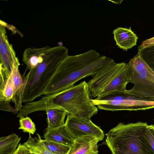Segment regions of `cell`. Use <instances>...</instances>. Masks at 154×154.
Returning a JSON list of instances; mask_svg holds the SVG:
<instances>
[{"instance_id":"cell-1","label":"cell","mask_w":154,"mask_h":154,"mask_svg":"<svg viewBox=\"0 0 154 154\" xmlns=\"http://www.w3.org/2000/svg\"><path fill=\"white\" fill-rule=\"evenodd\" d=\"M115 63L112 58L92 49L79 54L68 55L59 66L43 95L54 94L66 90L80 80L93 76Z\"/></svg>"},{"instance_id":"cell-26","label":"cell","mask_w":154,"mask_h":154,"mask_svg":"<svg viewBox=\"0 0 154 154\" xmlns=\"http://www.w3.org/2000/svg\"><path fill=\"white\" fill-rule=\"evenodd\" d=\"M110 1L112 2L113 3H114L116 4H120L121 3L122 1H123V0H117V1H111L109 0Z\"/></svg>"},{"instance_id":"cell-6","label":"cell","mask_w":154,"mask_h":154,"mask_svg":"<svg viewBox=\"0 0 154 154\" xmlns=\"http://www.w3.org/2000/svg\"><path fill=\"white\" fill-rule=\"evenodd\" d=\"M127 64V80L134 86L125 92L135 97L154 99V72L142 59L139 51Z\"/></svg>"},{"instance_id":"cell-19","label":"cell","mask_w":154,"mask_h":154,"mask_svg":"<svg viewBox=\"0 0 154 154\" xmlns=\"http://www.w3.org/2000/svg\"><path fill=\"white\" fill-rule=\"evenodd\" d=\"M142 59L154 72V45L144 48L138 47Z\"/></svg>"},{"instance_id":"cell-28","label":"cell","mask_w":154,"mask_h":154,"mask_svg":"<svg viewBox=\"0 0 154 154\" xmlns=\"http://www.w3.org/2000/svg\"><path fill=\"white\" fill-rule=\"evenodd\" d=\"M153 125L154 126V124Z\"/></svg>"},{"instance_id":"cell-12","label":"cell","mask_w":154,"mask_h":154,"mask_svg":"<svg viewBox=\"0 0 154 154\" xmlns=\"http://www.w3.org/2000/svg\"><path fill=\"white\" fill-rule=\"evenodd\" d=\"M44 134V139L48 140L72 147L75 139L67 131L65 125L55 128H47Z\"/></svg>"},{"instance_id":"cell-25","label":"cell","mask_w":154,"mask_h":154,"mask_svg":"<svg viewBox=\"0 0 154 154\" xmlns=\"http://www.w3.org/2000/svg\"><path fill=\"white\" fill-rule=\"evenodd\" d=\"M153 45H154V37L144 41L139 47L141 48H144Z\"/></svg>"},{"instance_id":"cell-21","label":"cell","mask_w":154,"mask_h":154,"mask_svg":"<svg viewBox=\"0 0 154 154\" xmlns=\"http://www.w3.org/2000/svg\"><path fill=\"white\" fill-rule=\"evenodd\" d=\"M11 76L14 86V97L12 100L14 101L16 94L22 88L23 80L20 74L19 67L14 69Z\"/></svg>"},{"instance_id":"cell-24","label":"cell","mask_w":154,"mask_h":154,"mask_svg":"<svg viewBox=\"0 0 154 154\" xmlns=\"http://www.w3.org/2000/svg\"><path fill=\"white\" fill-rule=\"evenodd\" d=\"M29 150L23 144L20 143L13 154H29Z\"/></svg>"},{"instance_id":"cell-14","label":"cell","mask_w":154,"mask_h":154,"mask_svg":"<svg viewBox=\"0 0 154 154\" xmlns=\"http://www.w3.org/2000/svg\"><path fill=\"white\" fill-rule=\"evenodd\" d=\"M11 74L0 67V98L12 101L14 97V86Z\"/></svg>"},{"instance_id":"cell-20","label":"cell","mask_w":154,"mask_h":154,"mask_svg":"<svg viewBox=\"0 0 154 154\" xmlns=\"http://www.w3.org/2000/svg\"><path fill=\"white\" fill-rule=\"evenodd\" d=\"M19 121L20 127L18 129H22L24 132L32 134L35 132L36 130L35 125L29 117H21Z\"/></svg>"},{"instance_id":"cell-15","label":"cell","mask_w":154,"mask_h":154,"mask_svg":"<svg viewBox=\"0 0 154 154\" xmlns=\"http://www.w3.org/2000/svg\"><path fill=\"white\" fill-rule=\"evenodd\" d=\"M47 115V128H55L64 125L65 119L67 115L64 109L52 108L46 111Z\"/></svg>"},{"instance_id":"cell-13","label":"cell","mask_w":154,"mask_h":154,"mask_svg":"<svg viewBox=\"0 0 154 154\" xmlns=\"http://www.w3.org/2000/svg\"><path fill=\"white\" fill-rule=\"evenodd\" d=\"M48 46L41 48H29L24 51L23 61L29 70L36 67L43 60L45 52Z\"/></svg>"},{"instance_id":"cell-8","label":"cell","mask_w":154,"mask_h":154,"mask_svg":"<svg viewBox=\"0 0 154 154\" xmlns=\"http://www.w3.org/2000/svg\"><path fill=\"white\" fill-rule=\"evenodd\" d=\"M64 125L68 132L75 139L92 135L102 140L104 137L103 131L91 119L81 118L68 114Z\"/></svg>"},{"instance_id":"cell-11","label":"cell","mask_w":154,"mask_h":154,"mask_svg":"<svg viewBox=\"0 0 154 154\" xmlns=\"http://www.w3.org/2000/svg\"><path fill=\"white\" fill-rule=\"evenodd\" d=\"M113 33L116 45L123 50L127 51L137 44L138 37L131 27H118L114 30Z\"/></svg>"},{"instance_id":"cell-9","label":"cell","mask_w":154,"mask_h":154,"mask_svg":"<svg viewBox=\"0 0 154 154\" xmlns=\"http://www.w3.org/2000/svg\"><path fill=\"white\" fill-rule=\"evenodd\" d=\"M1 22L0 26V67L11 74L14 69L19 67V60L12 45L9 43L5 27L6 24Z\"/></svg>"},{"instance_id":"cell-3","label":"cell","mask_w":154,"mask_h":154,"mask_svg":"<svg viewBox=\"0 0 154 154\" xmlns=\"http://www.w3.org/2000/svg\"><path fill=\"white\" fill-rule=\"evenodd\" d=\"M68 49L63 46H48L43 61L29 70L23 78L18 95L22 103L32 102L44 92L61 63L68 56Z\"/></svg>"},{"instance_id":"cell-10","label":"cell","mask_w":154,"mask_h":154,"mask_svg":"<svg viewBox=\"0 0 154 154\" xmlns=\"http://www.w3.org/2000/svg\"><path fill=\"white\" fill-rule=\"evenodd\" d=\"M100 140L92 135L75 139L69 154H98V142Z\"/></svg>"},{"instance_id":"cell-23","label":"cell","mask_w":154,"mask_h":154,"mask_svg":"<svg viewBox=\"0 0 154 154\" xmlns=\"http://www.w3.org/2000/svg\"><path fill=\"white\" fill-rule=\"evenodd\" d=\"M11 101L5 99L0 98V110L17 114V112L15 108L12 107L10 104Z\"/></svg>"},{"instance_id":"cell-2","label":"cell","mask_w":154,"mask_h":154,"mask_svg":"<svg viewBox=\"0 0 154 154\" xmlns=\"http://www.w3.org/2000/svg\"><path fill=\"white\" fill-rule=\"evenodd\" d=\"M87 82L82 81L66 90L46 95L33 101L32 106L34 112L46 111L50 109H61L77 117L90 120L96 115L98 108L91 100Z\"/></svg>"},{"instance_id":"cell-22","label":"cell","mask_w":154,"mask_h":154,"mask_svg":"<svg viewBox=\"0 0 154 154\" xmlns=\"http://www.w3.org/2000/svg\"><path fill=\"white\" fill-rule=\"evenodd\" d=\"M143 135L154 153V126L153 125L147 126Z\"/></svg>"},{"instance_id":"cell-5","label":"cell","mask_w":154,"mask_h":154,"mask_svg":"<svg viewBox=\"0 0 154 154\" xmlns=\"http://www.w3.org/2000/svg\"><path fill=\"white\" fill-rule=\"evenodd\" d=\"M127 63H115L103 68L87 82L90 97L98 99L116 92H124L128 83Z\"/></svg>"},{"instance_id":"cell-27","label":"cell","mask_w":154,"mask_h":154,"mask_svg":"<svg viewBox=\"0 0 154 154\" xmlns=\"http://www.w3.org/2000/svg\"><path fill=\"white\" fill-rule=\"evenodd\" d=\"M29 154H33V153H29Z\"/></svg>"},{"instance_id":"cell-7","label":"cell","mask_w":154,"mask_h":154,"mask_svg":"<svg viewBox=\"0 0 154 154\" xmlns=\"http://www.w3.org/2000/svg\"><path fill=\"white\" fill-rule=\"evenodd\" d=\"M125 91L114 92L101 98L99 101L101 109L112 111H131L154 108V99L135 97Z\"/></svg>"},{"instance_id":"cell-16","label":"cell","mask_w":154,"mask_h":154,"mask_svg":"<svg viewBox=\"0 0 154 154\" xmlns=\"http://www.w3.org/2000/svg\"><path fill=\"white\" fill-rule=\"evenodd\" d=\"M36 134L37 137L33 138L29 134L28 140L23 144L29 152L35 154H55L47 148L40 135L37 133Z\"/></svg>"},{"instance_id":"cell-17","label":"cell","mask_w":154,"mask_h":154,"mask_svg":"<svg viewBox=\"0 0 154 154\" xmlns=\"http://www.w3.org/2000/svg\"><path fill=\"white\" fill-rule=\"evenodd\" d=\"M21 137L13 133L0 138V154H13L16 151Z\"/></svg>"},{"instance_id":"cell-18","label":"cell","mask_w":154,"mask_h":154,"mask_svg":"<svg viewBox=\"0 0 154 154\" xmlns=\"http://www.w3.org/2000/svg\"><path fill=\"white\" fill-rule=\"evenodd\" d=\"M47 148L55 154H69L72 147L51 141L43 140Z\"/></svg>"},{"instance_id":"cell-4","label":"cell","mask_w":154,"mask_h":154,"mask_svg":"<svg viewBox=\"0 0 154 154\" xmlns=\"http://www.w3.org/2000/svg\"><path fill=\"white\" fill-rule=\"evenodd\" d=\"M148 125L119 123L106 134V144L112 154H154L143 135Z\"/></svg>"}]
</instances>
